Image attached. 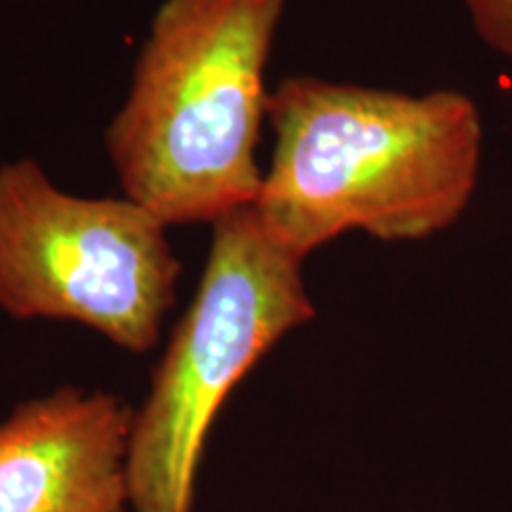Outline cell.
Listing matches in <instances>:
<instances>
[{"label": "cell", "mask_w": 512, "mask_h": 512, "mask_svg": "<svg viewBox=\"0 0 512 512\" xmlns=\"http://www.w3.org/2000/svg\"><path fill=\"white\" fill-rule=\"evenodd\" d=\"M271 162L254 216L297 259L351 230L427 240L475 197L484 128L475 100L287 76L268 98Z\"/></svg>", "instance_id": "cell-1"}, {"label": "cell", "mask_w": 512, "mask_h": 512, "mask_svg": "<svg viewBox=\"0 0 512 512\" xmlns=\"http://www.w3.org/2000/svg\"><path fill=\"white\" fill-rule=\"evenodd\" d=\"M285 0H164L140 46L105 150L128 200L166 226L256 202L266 67Z\"/></svg>", "instance_id": "cell-2"}, {"label": "cell", "mask_w": 512, "mask_h": 512, "mask_svg": "<svg viewBox=\"0 0 512 512\" xmlns=\"http://www.w3.org/2000/svg\"><path fill=\"white\" fill-rule=\"evenodd\" d=\"M304 261L268 238L252 207L211 226L207 266L128 437L133 512H192L216 415L249 370L316 318Z\"/></svg>", "instance_id": "cell-3"}, {"label": "cell", "mask_w": 512, "mask_h": 512, "mask_svg": "<svg viewBox=\"0 0 512 512\" xmlns=\"http://www.w3.org/2000/svg\"><path fill=\"white\" fill-rule=\"evenodd\" d=\"M166 228L128 197L57 188L36 159L0 164V311L79 323L147 354L178 297Z\"/></svg>", "instance_id": "cell-4"}, {"label": "cell", "mask_w": 512, "mask_h": 512, "mask_svg": "<svg viewBox=\"0 0 512 512\" xmlns=\"http://www.w3.org/2000/svg\"><path fill=\"white\" fill-rule=\"evenodd\" d=\"M133 411L81 387L17 403L0 420V512H133Z\"/></svg>", "instance_id": "cell-5"}, {"label": "cell", "mask_w": 512, "mask_h": 512, "mask_svg": "<svg viewBox=\"0 0 512 512\" xmlns=\"http://www.w3.org/2000/svg\"><path fill=\"white\" fill-rule=\"evenodd\" d=\"M472 29L486 48L512 62V0H463Z\"/></svg>", "instance_id": "cell-6"}]
</instances>
